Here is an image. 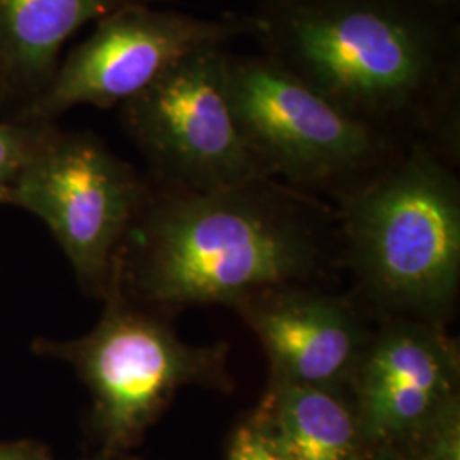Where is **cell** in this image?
<instances>
[{"instance_id":"obj_1","label":"cell","mask_w":460,"mask_h":460,"mask_svg":"<svg viewBox=\"0 0 460 460\" xmlns=\"http://www.w3.org/2000/svg\"><path fill=\"white\" fill-rule=\"evenodd\" d=\"M254 40L348 115L454 159L460 36L454 14L404 0H254Z\"/></svg>"},{"instance_id":"obj_2","label":"cell","mask_w":460,"mask_h":460,"mask_svg":"<svg viewBox=\"0 0 460 460\" xmlns=\"http://www.w3.org/2000/svg\"><path fill=\"white\" fill-rule=\"evenodd\" d=\"M329 217L311 195L273 178L203 193H148L118 251L110 290L157 314L235 307L304 287L328 261Z\"/></svg>"},{"instance_id":"obj_3","label":"cell","mask_w":460,"mask_h":460,"mask_svg":"<svg viewBox=\"0 0 460 460\" xmlns=\"http://www.w3.org/2000/svg\"><path fill=\"white\" fill-rule=\"evenodd\" d=\"M336 198L367 296L395 317L442 324L460 279V184L452 163L416 142Z\"/></svg>"},{"instance_id":"obj_4","label":"cell","mask_w":460,"mask_h":460,"mask_svg":"<svg viewBox=\"0 0 460 460\" xmlns=\"http://www.w3.org/2000/svg\"><path fill=\"white\" fill-rule=\"evenodd\" d=\"M226 83L239 130L268 178L338 195L408 147L348 115L266 55L227 51Z\"/></svg>"},{"instance_id":"obj_5","label":"cell","mask_w":460,"mask_h":460,"mask_svg":"<svg viewBox=\"0 0 460 460\" xmlns=\"http://www.w3.org/2000/svg\"><path fill=\"white\" fill-rule=\"evenodd\" d=\"M98 324L72 340H36L40 357L70 365L93 395V414L108 447H125L180 389H229L224 343L191 345L159 314L110 290Z\"/></svg>"},{"instance_id":"obj_6","label":"cell","mask_w":460,"mask_h":460,"mask_svg":"<svg viewBox=\"0 0 460 460\" xmlns=\"http://www.w3.org/2000/svg\"><path fill=\"white\" fill-rule=\"evenodd\" d=\"M148 193L132 165L98 137L51 127L17 176L9 205L43 220L84 290L104 298Z\"/></svg>"},{"instance_id":"obj_7","label":"cell","mask_w":460,"mask_h":460,"mask_svg":"<svg viewBox=\"0 0 460 460\" xmlns=\"http://www.w3.org/2000/svg\"><path fill=\"white\" fill-rule=\"evenodd\" d=\"M226 49H205L121 104V119L167 190L215 191L268 178L230 106Z\"/></svg>"},{"instance_id":"obj_8","label":"cell","mask_w":460,"mask_h":460,"mask_svg":"<svg viewBox=\"0 0 460 460\" xmlns=\"http://www.w3.org/2000/svg\"><path fill=\"white\" fill-rule=\"evenodd\" d=\"M251 14L198 17L148 2L101 17L94 33L70 51L30 110V121L49 123L77 106L111 108L144 93L191 53L254 38Z\"/></svg>"},{"instance_id":"obj_9","label":"cell","mask_w":460,"mask_h":460,"mask_svg":"<svg viewBox=\"0 0 460 460\" xmlns=\"http://www.w3.org/2000/svg\"><path fill=\"white\" fill-rule=\"evenodd\" d=\"M459 368L440 324L393 317L374 331L348 389L363 442L416 438L457 397Z\"/></svg>"},{"instance_id":"obj_10","label":"cell","mask_w":460,"mask_h":460,"mask_svg":"<svg viewBox=\"0 0 460 460\" xmlns=\"http://www.w3.org/2000/svg\"><path fill=\"white\" fill-rule=\"evenodd\" d=\"M260 338L271 380L348 391L372 332L345 296L287 287L235 305Z\"/></svg>"},{"instance_id":"obj_11","label":"cell","mask_w":460,"mask_h":460,"mask_svg":"<svg viewBox=\"0 0 460 460\" xmlns=\"http://www.w3.org/2000/svg\"><path fill=\"white\" fill-rule=\"evenodd\" d=\"M251 420L279 460H358L363 454L346 391L271 380Z\"/></svg>"},{"instance_id":"obj_12","label":"cell","mask_w":460,"mask_h":460,"mask_svg":"<svg viewBox=\"0 0 460 460\" xmlns=\"http://www.w3.org/2000/svg\"><path fill=\"white\" fill-rule=\"evenodd\" d=\"M135 2L148 0H0L2 74L45 87L72 34Z\"/></svg>"},{"instance_id":"obj_13","label":"cell","mask_w":460,"mask_h":460,"mask_svg":"<svg viewBox=\"0 0 460 460\" xmlns=\"http://www.w3.org/2000/svg\"><path fill=\"white\" fill-rule=\"evenodd\" d=\"M51 125L41 121H0V205H9L17 176Z\"/></svg>"},{"instance_id":"obj_14","label":"cell","mask_w":460,"mask_h":460,"mask_svg":"<svg viewBox=\"0 0 460 460\" xmlns=\"http://www.w3.org/2000/svg\"><path fill=\"white\" fill-rule=\"evenodd\" d=\"M229 460H279L263 433L249 420L237 428L229 447Z\"/></svg>"},{"instance_id":"obj_15","label":"cell","mask_w":460,"mask_h":460,"mask_svg":"<svg viewBox=\"0 0 460 460\" xmlns=\"http://www.w3.org/2000/svg\"><path fill=\"white\" fill-rule=\"evenodd\" d=\"M0 460H49L45 450L30 442L0 444Z\"/></svg>"},{"instance_id":"obj_16","label":"cell","mask_w":460,"mask_h":460,"mask_svg":"<svg viewBox=\"0 0 460 460\" xmlns=\"http://www.w3.org/2000/svg\"><path fill=\"white\" fill-rule=\"evenodd\" d=\"M404 2H411L416 5H423L428 9H433V11H438V13H447V14H454V9L459 4V0H404Z\"/></svg>"},{"instance_id":"obj_17","label":"cell","mask_w":460,"mask_h":460,"mask_svg":"<svg viewBox=\"0 0 460 460\" xmlns=\"http://www.w3.org/2000/svg\"><path fill=\"white\" fill-rule=\"evenodd\" d=\"M358 460H382L378 459V457H372V456H367L365 452H363L362 456H360V459Z\"/></svg>"},{"instance_id":"obj_18","label":"cell","mask_w":460,"mask_h":460,"mask_svg":"<svg viewBox=\"0 0 460 460\" xmlns=\"http://www.w3.org/2000/svg\"><path fill=\"white\" fill-rule=\"evenodd\" d=\"M0 72H2V66H0Z\"/></svg>"}]
</instances>
